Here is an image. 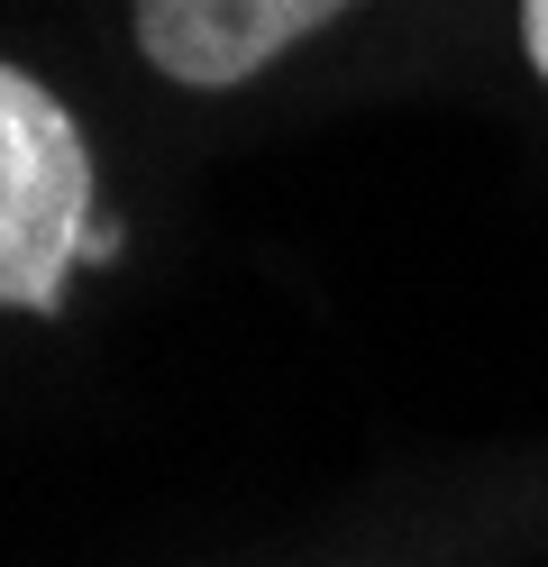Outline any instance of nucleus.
<instances>
[{
	"label": "nucleus",
	"instance_id": "nucleus-1",
	"mask_svg": "<svg viewBox=\"0 0 548 567\" xmlns=\"http://www.w3.org/2000/svg\"><path fill=\"white\" fill-rule=\"evenodd\" d=\"M92 229V156L46 83L0 64V302L55 311Z\"/></svg>",
	"mask_w": 548,
	"mask_h": 567
},
{
	"label": "nucleus",
	"instance_id": "nucleus-2",
	"mask_svg": "<svg viewBox=\"0 0 548 567\" xmlns=\"http://www.w3.org/2000/svg\"><path fill=\"white\" fill-rule=\"evenodd\" d=\"M348 0H137V47L165 64L174 83H247L256 64L302 47L320 19H339Z\"/></svg>",
	"mask_w": 548,
	"mask_h": 567
},
{
	"label": "nucleus",
	"instance_id": "nucleus-3",
	"mask_svg": "<svg viewBox=\"0 0 548 567\" xmlns=\"http://www.w3.org/2000/svg\"><path fill=\"white\" fill-rule=\"evenodd\" d=\"M521 28H530V55H539V74H548V0H521Z\"/></svg>",
	"mask_w": 548,
	"mask_h": 567
},
{
	"label": "nucleus",
	"instance_id": "nucleus-4",
	"mask_svg": "<svg viewBox=\"0 0 548 567\" xmlns=\"http://www.w3.org/2000/svg\"><path fill=\"white\" fill-rule=\"evenodd\" d=\"M83 257H92V266L120 257V220H92V229H83Z\"/></svg>",
	"mask_w": 548,
	"mask_h": 567
}]
</instances>
